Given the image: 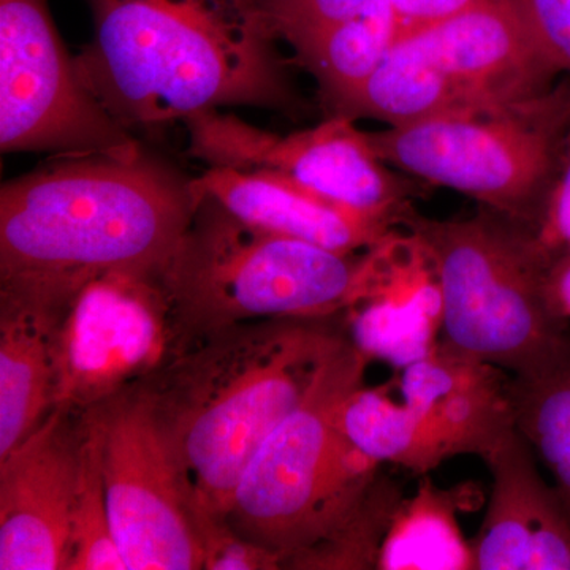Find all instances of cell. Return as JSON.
I'll return each instance as SVG.
<instances>
[{
	"mask_svg": "<svg viewBox=\"0 0 570 570\" xmlns=\"http://www.w3.org/2000/svg\"><path fill=\"white\" fill-rule=\"evenodd\" d=\"M197 205L190 179L137 159L59 157L0 189V295L63 309L112 275L164 276Z\"/></svg>",
	"mask_w": 570,
	"mask_h": 570,
	"instance_id": "6da1fadb",
	"label": "cell"
},
{
	"mask_svg": "<svg viewBox=\"0 0 570 570\" xmlns=\"http://www.w3.org/2000/svg\"><path fill=\"white\" fill-rule=\"evenodd\" d=\"M89 3L94 36L75 58L78 73L130 132L225 105L303 107L254 0Z\"/></svg>",
	"mask_w": 570,
	"mask_h": 570,
	"instance_id": "7a4b0ae2",
	"label": "cell"
},
{
	"mask_svg": "<svg viewBox=\"0 0 570 570\" xmlns=\"http://www.w3.org/2000/svg\"><path fill=\"white\" fill-rule=\"evenodd\" d=\"M332 318H262L213 333L140 384L195 521L225 520L239 479L299 406L346 330Z\"/></svg>",
	"mask_w": 570,
	"mask_h": 570,
	"instance_id": "3957f363",
	"label": "cell"
},
{
	"mask_svg": "<svg viewBox=\"0 0 570 570\" xmlns=\"http://www.w3.org/2000/svg\"><path fill=\"white\" fill-rule=\"evenodd\" d=\"M367 363L346 337L236 485L225 521L239 538L279 554L284 568L306 569L355 519L379 478L381 464L340 426L341 407L362 387Z\"/></svg>",
	"mask_w": 570,
	"mask_h": 570,
	"instance_id": "277c9868",
	"label": "cell"
},
{
	"mask_svg": "<svg viewBox=\"0 0 570 570\" xmlns=\"http://www.w3.org/2000/svg\"><path fill=\"white\" fill-rule=\"evenodd\" d=\"M362 262L363 254L272 234L213 197L197 198L163 276L179 354L243 322L343 314Z\"/></svg>",
	"mask_w": 570,
	"mask_h": 570,
	"instance_id": "5b68a950",
	"label": "cell"
},
{
	"mask_svg": "<svg viewBox=\"0 0 570 570\" xmlns=\"http://www.w3.org/2000/svg\"><path fill=\"white\" fill-rule=\"evenodd\" d=\"M561 77L532 0H501L403 31L330 116L403 126L528 102L553 91Z\"/></svg>",
	"mask_w": 570,
	"mask_h": 570,
	"instance_id": "8992f818",
	"label": "cell"
},
{
	"mask_svg": "<svg viewBox=\"0 0 570 570\" xmlns=\"http://www.w3.org/2000/svg\"><path fill=\"white\" fill-rule=\"evenodd\" d=\"M397 227L422 236L436 257L444 294L441 341L449 347L521 374L569 332L547 296L554 258L530 225L489 206L479 205L464 219L438 220L411 205Z\"/></svg>",
	"mask_w": 570,
	"mask_h": 570,
	"instance_id": "52a82bcc",
	"label": "cell"
},
{
	"mask_svg": "<svg viewBox=\"0 0 570 570\" xmlns=\"http://www.w3.org/2000/svg\"><path fill=\"white\" fill-rule=\"evenodd\" d=\"M570 130V78L538 99L366 132L373 151L428 186L449 187L538 228L561 142Z\"/></svg>",
	"mask_w": 570,
	"mask_h": 570,
	"instance_id": "ba28073f",
	"label": "cell"
},
{
	"mask_svg": "<svg viewBox=\"0 0 570 570\" xmlns=\"http://www.w3.org/2000/svg\"><path fill=\"white\" fill-rule=\"evenodd\" d=\"M0 148L121 160L142 153L82 82L47 0H0Z\"/></svg>",
	"mask_w": 570,
	"mask_h": 570,
	"instance_id": "9c48e42d",
	"label": "cell"
},
{
	"mask_svg": "<svg viewBox=\"0 0 570 570\" xmlns=\"http://www.w3.org/2000/svg\"><path fill=\"white\" fill-rule=\"evenodd\" d=\"M112 534L127 570H202L205 551L174 455L137 387L89 409Z\"/></svg>",
	"mask_w": 570,
	"mask_h": 570,
	"instance_id": "30bf717a",
	"label": "cell"
},
{
	"mask_svg": "<svg viewBox=\"0 0 570 570\" xmlns=\"http://www.w3.org/2000/svg\"><path fill=\"white\" fill-rule=\"evenodd\" d=\"M178 354L163 276L99 277L70 299L59 318L56 407L89 411L148 381Z\"/></svg>",
	"mask_w": 570,
	"mask_h": 570,
	"instance_id": "8fae6325",
	"label": "cell"
},
{
	"mask_svg": "<svg viewBox=\"0 0 570 570\" xmlns=\"http://www.w3.org/2000/svg\"><path fill=\"white\" fill-rule=\"evenodd\" d=\"M189 153L209 167L273 171L358 212L387 217L397 225L426 183L390 170L367 142L366 132L347 116L281 137L236 116L209 110L187 119Z\"/></svg>",
	"mask_w": 570,
	"mask_h": 570,
	"instance_id": "7c38bea8",
	"label": "cell"
},
{
	"mask_svg": "<svg viewBox=\"0 0 570 570\" xmlns=\"http://www.w3.org/2000/svg\"><path fill=\"white\" fill-rule=\"evenodd\" d=\"M82 414L56 407L0 460V570H67Z\"/></svg>",
	"mask_w": 570,
	"mask_h": 570,
	"instance_id": "4fadbf2b",
	"label": "cell"
},
{
	"mask_svg": "<svg viewBox=\"0 0 570 570\" xmlns=\"http://www.w3.org/2000/svg\"><path fill=\"white\" fill-rule=\"evenodd\" d=\"M344 330L370 362L403 370L438 346L444 326L441 273L425 239L395 227L363 250Z\"/></svg>",
	"mask_w": 570,
	"mask_h": 570,
	"instance_id": "5bb4252c",
	"label": "cell"
},
{
	"mask_svg": "<svg viewBox=\"0 0 570 570\" xmlns=\"http://www.w3.org/2000/svg\"><path fill=\"white\" fill-rule=\"evenodd\" d=\"M515 426L482 456L491 494L471 539L475 570H570V513Z\"/></svg>",
	"mask_w": 570,
	"mask_h": 570,
	"instance_id": "9a60e30c",
	"label": "cell"
},
{
	"mask_svg": "<svg viewBox=\"0 0 570 570\" xmlns=\"http://www.w3.org/2000/svg\"><path fill=\"white\" fill-rule=\"evenodd\" d=\"M190 186L195 197H213L255 227L335 253L367 249L397 227L387 217L358 212L273 171L209 167Z\"/></svg>",
	"mask_w": 570,
	"mask_h": 570,
	"instance_id": "2e32d148",
	"label": "cell"
},
{
	"mask_svg": "<svg viewBox=\"0 0 570 570\" xmlns=\"http://www.w3.org/2000/svg\"><path fill=\"white\" fill-rule=\"evenodd\" d=\"M397 392L441 439L450 456L482 459L513 423L508 371L439 341L430 355L397 370Z\"/></svg>",
	"mask_w": 570,
	"mask_h": 570,
	"instance_id": "e0dca14e",
	"label": "cell"
},
{
	"mask_svg": "<svg viewBox=\"0 0 570 570\" xmlns=\"http://www.w3.org/2000/svg\"><path fill=\"white\" fill-rule=\"evenodd\" d=\"M63 309L0 295V460L56 407V335Z\"/></svg>",
	"mask_w": 570,
	"mask_h": 570,
	"instance_id": "ac0fdd59",
	"label": "cell"
},
{
	"mask_svg": "<svg viewBox=\"0 0 570 570\" xmlns=\"http://www.w3.org/2000/svg\"><path fill=\"white\" fill-rule=\"evenodd\" d=\"M468 485L438 489L422 475L414 497L401 499L377 553L379 570H475L471 539L459 512L471 501Z\"/></svg>",
	"mask_w": 570,
	"mask_h": 570,
	"instance_id": "d6986e66",
	"label": "cell"
},
{
	"mask_svg": "<svg viewBox=\"0 0 570 570\" xmlns=\"http://www.w3.org/2000/svg\"><path fill=\"white\" fill-rule=\"evenodd\" d=\"M393 392V381L356 389L341 407V430L379 464L393 463L426 475L452 456L422 415Z\"/></svg>",
	"mask_w": 570,
	"mask_h": 570,
	"instance_id": "ffe728a7",
	"label": "cell"
},
{
	"mask_svg": "<svg viewBox=\"0 0 570 570\" xmlns=\"http://www.w3.org/2000/svg\"><path fill=\"white\" fill-rule=\"evenodd\" d=\"M513 423L543 461L570 513V333L542 362L512 374Z\"/></svg>",
	"mask_w": 570,
	"mask_h": 570,
	"instance_id": "44dd1931",
	"label": "cell"
},
{
	"mask_svg": "<svg viewBox=\"0 0 570 570\" xmlns=\"http://www.w3.org/2000/svg\"><path fill=\"white\" fill-rule=\"evenodd\" d=\"M403 31L395 13L382 10L314 33L292 48L316 78L322 104L332 112L373 75Z\"/></svg>",
	"mask_w": 570,
	"mask_h": 570,
	"instance_id": "7402d4cb",
	"label": "cell"
},
{
	"mask_svg": "<svg viewBox=\"0 0 570 570\" xmlns=\"http://www.w3.org/2000/svg\"><path fill=\"white\" fill-rule=\"evenodd\" d=\"M82 414L80 472L71 515L70 560L67 570H127L108 513L100 441L88 411Z\"/></svg>",
	"mask_w": 570,
	"mask_h": 570,
	"instance_id": "603a6c76",
	"label": "cell"
},
{
	"mask_svg": "<svg viewBox=\"0 0 570 570\" xmlns=\"http://www.w3.org/2000/svg\"><path fill=\"white\" fill-rule=\"evenodd\" d=\"M254 3L277 39L291 47L333 26L392 10L387 0H254Z\"/></svg>",
	"mask_w": 570,
	"mask_h": 570,
	"instance_id": "cb8c5ba5",
	"label": "cell"
},
{
	"mask_svg": "<svg viewBox=\"0 0 570 570\" xmlns=\"http://www.w3.org/2000/svg\"><path fill=\"white\" fill-rule=\"evenodd\" d=\"M205 551L206 570H273L283 569V558L275 551L239 538L225 520L198 523Z\"/></svg>",
	"mask_w": 570,
	"mask_h": 570,
	"instance_id": "d4e9b609",
	"label": "cell"
},
{
	"mask_svg": "<svg viewBox=\"0 0 570 570\" xmlns=\"http://www.w3.org/2000/svg\"><path fill=\"white\" fill-rule=\"evenodd\" d=\"M535 234L554 261L570 255V130L561 142Z\"/></svg>",
	"mask_w": 570,
	"mask_h": 570,
	"instance_id": "484cf974",
	"label": "cell"
},
{
	"mask_svg": "<svg viewBox=\"0 0 570 570\" xmlns=\"http://www.w3.org/2000/svg\"><path fill=\"white\" fill-rule=\"evenodd\" d=\"M532 6L551 56L570 78V0H532Z\"/></svg>",
	"mask_w": 570,
	"mask_h": 570,
	"instance_id": "4316f807",
	"label": "cell"
},
{
	"mask_svg": "<svg viewBox=\"0 0 570 570\" xmlns=\"http://www.w3.org/2000/svg\"><path fill=\"white\" fill-rule=\"evenodd\" d=\"M396 20L407 29L431 24L501 0H387Z\"/></svg>",
	"mask_w": 570,
	"mask_h": 570,
	"instance_id": "83f0119b",
	"label": "cell"
},
{
	"mask_svg": "<svg viewBox=\"0 0 570 570\" xmlns=\"http://www.w3.org/2000/svg\"><path fill=\"white\" fill-rule=\"evenodd\" d=\"M547 296L551 311L562 321H570V255L553 261L547 276Z\"/></svg>",
	"mask_w": 570,
	"mask_h": 570,
	"instance_id": "f1b7e54d",
	"label": "cell"
}]
</instances>
